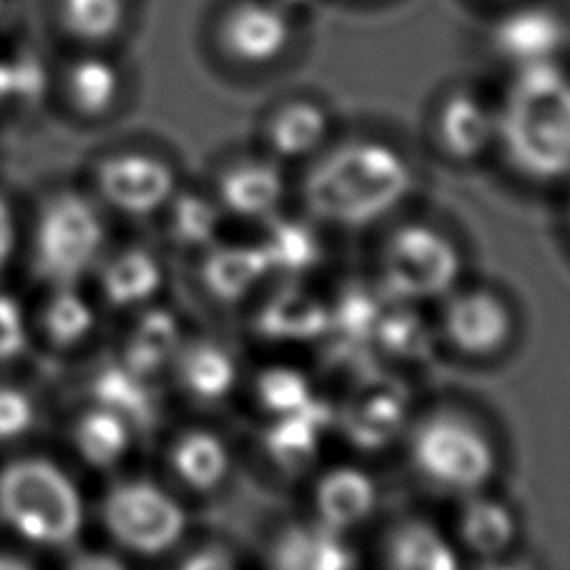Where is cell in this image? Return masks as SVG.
Wrapping results in <instances>:
<instances>
[{
    "label": "cell",
    "mask_w": 570,
    "mask_h": 570,
    "mask_svg": "<svg viewBox=\"0 0 570 570\" xmlns=\"http://www.w3.org/2000/svg\"><path fill=\"white\" fill-rule=\"evenodd\" d=\"M48 16L56 33L78 51H106L124 36L131 8L129 0H51Z\"/></svg>",
    "instance_id": "cell-28"
},
{
    "label": "cell",
    "mask_w": 570,
    "mask_h": 570,
    "mask_svg": "<svg viewBox=\"0 0 570 570\" xmlns=\"http://www.w3.org/2000/svg\"><path fill=\"white\" fill-rule=\"evenodd\" d=\"M0 570H36L28 560L11 556V553H0Z\"/></svg>",
    "instance_id": "cell-41"
},
{
    "label": "cell",
    "mask_w": 570,
    "mask_h": 570,
    "mask_svg": "<svg viewBox=\"0 0 570 570\" xmlns=\"http://www.w3.org/2000/svg\"><path fill=\"white\" fill-rule=\"evenodd\" d=\"M136 438H139V430L129 420L96 402H88L78 412L68 432L73 455L96 473L119 470L131 458Z\"/></svg>",
    "instance_id": "cell-25"
},
{
    "label": "cell",
    "mask_w": 570,
    "mask_h": 570,
    "mask_svg": "<svg viewBox=\"0 0 570 570\" xmlns=\"http://www.w3.org/2000/svg\"><path fill=\"white\" fill-rule=\"evenodd\" d=\"M104 206L94 194L63 189L48 196L36 214L31 262L48 287L81 284L108 249Z\"/></svg>",
    "instance_id": "cell-7"
},
{
    "label": "cell",
    "mask_w": 570,
    "mask_h": 570,
    "mask_svg": "<svg viewBox=\"0 0 570 570\" xmlns=\"http://www.w3.org/2000/svg\"><path fill=\"white\" fill-rule=\"evenodd\" d=\"M568 229H570V206H568Z\"/></svg>",
    "instance_id": "cell-42"
},
{
    "label": "cell",
    "mask_w": 570,
    "mask_h": 570,
    "mask_svg": "<svg viewBox=\"0 0 570 570\" xmlns=\"http://www.w3.org/2000/svg\"><path fill=\"white\" fill-rule=\"evenodd\" d=\"M63 570H134L124 553L114 550H81L68 560Z\"/></svg>",
    "instance_id": "cell-38"
},
{
    "label": "cell",
    "mask_w": 570,
    "mask_h": 570,
    "mask_svg": "<svg viewBox=\"0 0 570 570\" xmlns=\"http://www.w3.org/2000/svg\"><path fill=\"white\" fill-rule=\"evenodd\" d=\"M38 332L56 350H78L98 330V304L81 289V284H56L38 309Z\"/></svg>",
    "instance_id": "cell-30"
},
{
    "label": "cell",
    "mask_w": 570,
    "mask_h": 570,
    "mask_svg": "<svg viewBox=\"0 0 570 570\" xmlns=\"http://www.w3.org/2000/svg\"><path fill=\"white\" fill-rule=\"evenodd\" d=\"M131 324L124 340L121 362L144 377H161L169 372L176 352L184 345L186 334L176 314L159 304H149L139 312L129 314Z\"/></svg>",
    "instance_id": "cell-27"
},
{
    "label": "cell",
    "mask_w": 570,
    "mask_h": 570,
    "mask_svg": "<svg viewBox=\"0 0 570 570\" xmlns=\"http://www.w3.org/2000/svg\"><path fill=\"white\" fill-rule=\"evenodd\" d=\"M254 400L269 420L297 415L317 402L312 380L292 365H272L254 380Z\"/></svg>",
    "instance_id": "cell-34"
},
{
    "label": "cell",
    "mask_w": 570,
    "mask_h": 570,
    "mask_svg": "<svg viewBox=\"0 0 570 570\" xmlns=\"http://www.w3.org/2000/svg\"><path fill=\"white\" fill-rule=\"evenodd\" d=\"M98 520L119 553L146 560L176 553L191 530L179 490L149 475L114 480L98 503Z\"/></svg>",
    "instance_id": "cell-6"
},
{
    "label": "cell",
    "mask_w": 570,
    "mask_h": 570,
    "mask_svg": "<svg viewBox=\"0 0 570 570\" xmlns=\"http://www.w3.org/2000/svg\"><path fill=\"white\" fill-rule=\"evenodd\" d=\"M257 242L267 257L272 279L299 282L317 269L324 254L317 224L309 216L292 219V216L277 214L264 224V234Z\"/></svg>",
    "instance_id": "cell-29"
},
{
    "label": "cell",
    "mask_w": 570,
    "mask_h": 570,
    "mask_svg": "<svg viewBox=\"0 0 570 570\" xmlns=\"http://www.w3.org/2000/svg\"><path fill=\"white\" fill-rule=\"evenodd\" d=\"M202 259V287L214 302L242 304L257 299L272 279L269 264L259 242H226L224 237L209 249L196 254Z\"/></svg>",
    "instance_id": "cell-22"
},
{
    "label": "cell",
    "mask_w": 570,
    "mask_h": 570,
    "mask_svg": "<svg viewBox=\"0 0 570 570\" xmlns=\"http://www.w3.org/2000/svg\"><path fill=\"white\" fill-rule=\"evenodd\" d=\"M410 400L395 380L375 377L362 382L340 415V428L360 450H385L405 438L410 428Z\"/></svg>",
    "instance_id": "cell-19"
},
{
    "label": "cell",
    "mask_w": 570,
    "mask_h": 570,
    "mask_svg": "<svg viewBox=\"0 0 570 570\" xmlns=\"http://www.w3.org/2000/svg\"><path fill=\"white\" fill-rule=\"evenodd\" d=\"M269 570H357V553L350 535L307 518L272 538Z\"/></svg>",
    "instance_id": "cell-23"
},
{
    "label": "cell",
    "mask_w": 570,
    "mask_h": 570,
    "mask_svg": "<svg viewBox=\"0 0 570 570\" xmlns=\"http://www.w3.org/2000/svg\"><path fill=\"white\" fill-rule=\"evenodd\" d=\"M36 422L38 407L31 392L18 385H0V445L23 440Z\"/></svg>",
    "instance_id": "cell-35"
},
{
    "label": "cell",
    "mask_w": 570,
    "mask_h": 570,
    "mask_svg": "<svg viewBox=\"0 0 570 570\" xmlns=\"http://www.w3.org/2000/svg\"><path fill=\"white\" fill-rule=\"evenodd\" d=\"M282 289L259 304L257 332L264 340L289 345L309 342L330 330V304L302 289L294 279H282Z\"/></svg>",
    "instance_id": "cell-26"
},
{
    "label": "cell",
    "mask_w": 570,
    "mask_h": 570,
    "mask_svg": "<svg viewBox=\"0 0 570 570\" xmlns=\"http://www.w3.org/2000/svg\"><path fill=\"white\" fill-rule=\"evenodd\" d=\"M463 553L450 535L428 518H402L382 538V570H463Z\"/></svg>",
    "instance_id": "cell-24"
},
{
    "label": "cell",
    "mask_w": 570,
    "mask_h": 570,
    "mask_svg": "<svg viewBox=\"0 0 570 570\" xmlns=\"http://www.w3.org/2000/svg\"><path fill=\"white\" fill-rule=\"evenodd\" d=\"M18 242V226H16V212L11 202L0 194V274L8 269V264L13 259Z\"/></svg>",
    "instance_id": "cell-39"
},
{
    "label": "cell",
    "mask_w": 570,
    "mask_h": 570,
    "mask_svg": "<svg viewBox=\"0 0 570 570\" xmlns=\"http://www.w3.org/2000/svg\"><path fill=\"white\" fill-rule=\"evenodd\" d=\"M382 488L377 475L360 463L322 468L309 485V518L342 535L357 533L377 518Z\"/></svg>",
    "instance_id": "cell-14"
},
{
    "label": "cell",
    "mask_w": 570,
    "mask_h": 570,
    "mask_svg": "<svg viewBox=\"0 0 570 570\" xmlns=\"http://www.w3.org/2000/svg\"><path fill=\"white\" fill-rule=\"evenodd\" d=\"M410 156L380 136L334 139L304 164L299 196L317 226L367 232L397 216L415 194Z\"/></svg>",
    "instance_id": "cell-1"
},
{
    "label": "cell",
    "mask_w": 570,
    "mask_h": 570,
    "mask_svg": "<svg viewBox=\"0 0 570 570\" xmlns=\"http://www.w3.org/2000/svg\"><path fill=\"white\" fill-rule=\"evenodd\" d=\"M86 498L66 468L41 455L0 468V523L23 543L58 550L81 538Z\"/></svg>",
    "instance_id": "cell-4"
},
{
    "label": "cell",
    "mask_w": 570,
    "mask_h": 570,
    "mask_svg": "<svg viewBox=\"0 0 570 570\" xmlns=\"http://www.w3.org/2000/svg\"><path fill=\"white\" fill-rule=\"evenodd\" d=\"M94 199L126 219L161 216L181 189L179 171L169 156L151 149H114L94 164Z\"/></svg>",
    "instance_id": "cell-9"
},
{
    "label": "cell",
    "mask_w": 570,
    "mask_h": 570,
    "mask_svg": "<svg viewBox=\"0 0 570 570\" xmlns=\"http://www.w3.org/2000/svg\"><path fill=\"white\" fill-rule=\"evenodd\" d=\"M53 86L68 111L78 119H108L126 94V73L108 51L86 48L76 51L53 76Z\"/></svg>",
    "instance_id": "cell-17"
},
{
    "label": "cell",
    "mask_w": 570,
    "mask_h": 570,
    "mask_svg": "<svg viewBox=\"0 0 570 570\" xmlns=\"http://www.w3.org/2000/svg\"><path fill=\"white\" fill-rule=\"evenodd\" d=\"M327 417L330 415L317 400L297 415L269 420V428L264 432V445H267L272 463L279 470L309 468L322 450Z\"/></svg>",
    "instance_id": "cell-32"
},
{
    "label": "cell",
    "mask_w": 570,
    "mask_h": 570,
    "mask_svg": "<svg viewBox=\"0 0 570 570\" xmlns=\"http://www.w3.org/2000/svg\"><path fill=\"white\" fill-rule=\"evenodd\" d=\"M402 440L412 475L438 495L460 500L483 493L500 475L503 455L493 430L458 405L420 412Z\"/></svg>",
    "instance_id": "cell-3"
},
{
    "label": "cell",
    "mask_w": 570,
    "mask_h": 570,
    "mask_svg": "<svg viewBox=\"0 0 570 570\" xmlns=\"http://www.w3.org/2000/svg\"><path fill=\"white\" fill-rule=\"evenodd\" d=\"M31 342V324L18 299L0 292V362L21 357Z\"/></svg>",
    "instance_id": "cell-36"
},
{
    "label": "cell",
    "mask_w": 570,
    "mask_h": 570,
    "mask_svg": "<svg viewBox=\"0 0 570 570\" xmlns=\"http://www.w3.org/2000/svg\"><path fill=\"white\" fill-rule=\"evenodd\" d=\"M91 277L98 302L124 314L156 304L166 287L164 259L141 244H126L119 249L108 247Z\"/></svg>",
    "instance_id": "cell-16"
},
{
    "label": "cell",
    "mask_w": 570,
    "mask_h": 570,
    "mask_svg": "<svg viewBox=\"0 0 570 570\" xmlns=\"http://www.w3.org/2000/svg\"><path fill=\"white\" fill-rule=\"evenodd\" d=\"M432 144L442 159L475 166L495 154L498 108L475 88L455 86L440 96L430 121Z\"/></svg>",
    "instance_id": "cell-11"
},
{
    "label": "cell",
    "mask_w": 570,
    "mask_h": 570,
    "mask_svg": "<svg viewBox=\"0 0 570 570\" xmlns=\"http://www.w3.org/2000/svg\"><path fill=\"white\" fill-rule=\"evenodd\" d=\"M465 279V254L442 226L422 219L392 224L375 254V284L387 302L438 304Z\"/></svg>",
    "instance_id": "cell-5"
},
{
    "label": "cell",
    "mask_w": 570,
    "mask_h": 570,
    "mask_svg": "<svg viewBox=\"0 0 570 570\" xmlns=\"http://www.w3.org/2000/svg\"><path fill=\"white\" fill-rule=\"evenodd\" d=\"M212 194L226 219L267 224L287 204V166L264 151L234 156L216 174Z\"/></svg>",
    "instance_id": "cell-12"
},
{
    "label": "cell",
    "mask_w": 570,
    "mask_h": 570,
    "mask_svg": "<svg viewBox=\"0 0 570 570\" xmlns=\"http://www.w3.org/2000/svg\"><path fill=\"white\" fill-rule=\"evenodd\" d=\"M568 43V28L556 8L520 3L495 18L488 31V48L510 73L520 68L560 61Z\"/></svg>",
    "instance_id": "cell-13"
},
{
    "label": "cell",
    "mask_w": 570,
    "mask_h": 570,
    "mask_svg": "<svg viewBox=\"0 0 570 570\" xmlns=\"http://www.w3.org/2000/svg\"><path fill=\"white\" fill-rule=\"evenodd\" d=\"M297 41V18L274 0H232L216 21V46L234 66L262 71Z\"/></svg>",
    "instance_id": "cell-10"
},
{
    "label": "cell",
    "mask_w": 570,
    "mask_h": 570,
    "mask_svg": "<svg viewBox=\"0 0 570 570\" xmlns=\"http://www.w3.org/2000/svg\"><path fill=\"white\" fill-rule=\"evenodd\" d=\"M438 342L460 360H500L518 340V312L488 284H460L438 302Z\"/></svg>",
    "instance_id": "cell-8"
},
{
    "label": "cell",
    "mask_w": 570,
    "mask_h": 570,
    "mask_svg": "<svg viewBox=\"0 0 570 570\" xmlns=\"http://www.w3.org/2000/svg\"><path fill=\"white\" fill-rule=\"evenodd\" d=\"M151 385V377H144L141 372L131 370L126 362L116 360L111 365L94 372L91 402L119 412L136 430H141L146 422H151L156 412V395Z\"/></svg>",
    "instance_id": "cell-33"
},
{
    "label": "cell",
    "mask_w": 570,
    "mask_h": 570,
    "mask_svg": "<svg viewBox=\"0 0 570 570\" xmlns=\"http://www.w3.org/2000/svg\"><path fill=\"white\" fill-rule=\"evenodd\" d=\"M264 154L279 164H307L334 141L332 111L312 96H292L264 116Z\"/></svg>",
    "instance_id": "cell-18"
},
{
    "label": "cell",
    "mask_w": 570,
    "mask_h": 570,
    "mask_svg": "<svg viewBox=\"0 0 570 570\" xmlns=\"http://www.w3.org/2000/svg\"><path fill=\"white\" fill-rule=\"evenodd\" d=\"M450 535L455 538L460 553L493 563V560L513 556L520 540L518 510L493 490L458 500L455 520Z\"/></svg>",
    "instance_id": "cell-20"
},
{
    "label": "cell",
    "mask_w": 570,
    "mask_h": 570,
    "mask_svg": "<svg viewBox=\"0 0 570 570\" xmlns=\"http://www.w3.org/2000/svg\"><path fill=\"white\" fill-rule=\"evenodd\" d=\"M237 468L232 442L222 432L191 425L176 432L166 445V470L179 493L212 498L229 485Z\"/></svg>",
    "instance_id": "cell-15"
},
{
    "label": "cell",
    "mask_w": 570,
    "mask_h": 570,
    "mask_svg": "<svg viewBox=\"0 0 570 570\" xmlns=\"http://www.w3.org/2000/svg\"><path fill=\"white\" fill-rule=\"evenodd\" d=\"M169 372L186 400L206 407L222 405L242 385L239 357L212 337H186Z\"/></svg>",
    "instance_id": "cell-21"
},
{
    "label": "cell",
    "mask_w": 570,
    "mask_h": 570,
    "mask_svg": "<svg viewBox=\"0 0 570 570\" xmlns=\"http://www.w3.org/2000/svg\"><path fill=\"white\" fill-rule=\"evenodd\" d=\"M274 3L282 6L284 11L292 13L294 18H299L304 13H309L314 6H317V0H274Z\"/></svg>",
    "instance_id": "cell-40"
},
{
    "label": "cell",
    "mask_w": 570,
    "mask_h": 570,
    "mask_svg": "<svg viewBox=\"0 0 570 570\" xmlns=\"http://www.w3.org/2000/svg\"><path fill=\"white\" fill-rule=\"evenodd\" d=\"M179 570H239V563L226 548L202 546L181 560Z\"/></svg>",
    "instance_id": "cell-37"
},
{
    "label": "cell",
    "mask_w": 570,
    "mask_h": 570,
    "mask_svg": "<svg viewBox=\"0 0 570 570\" xmlns=\"http://www.w3.org/2000/svg\"><path fill=\"white\" fill-rule=\"evenodd\" d=\"M166 237L184 252L202 254L222 239L226 216L212 191L179 189L164 209Z\"/></svg>",
    "instance_id": "cell-31"
},
{
    "label": "cell",
    "mask_w": 570,
    "mask_h": 570,
    "mask_svg": "<svg viewBox=\"0 0 570 570\" xmlns=\"http://www.w3.org/2000/svg\"><path fill=\"white\" fill-rule=\"evenodd\" d=\"M495 108V154L518 179L538 186L570 181V71L563 61L510 73Z\"/></svg>",
    "instance_id": "cell-2"
}]
</instances>
